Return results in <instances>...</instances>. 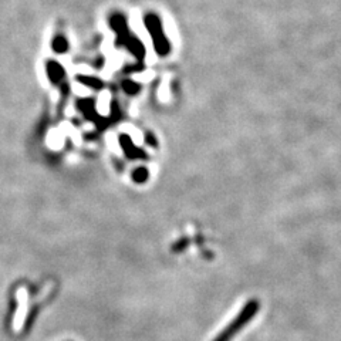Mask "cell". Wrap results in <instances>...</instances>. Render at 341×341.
Listing matches in <instances>:
<instances>
[{
  "mask_svg": "<svg viewBox=\"0 0 341 341\" xmlns=\"http://www.w3.org/2000/svg\"><path fill=\"white\" fill-rule=\"evenodd\" d=\"M53 49L59 53L66 52V49H67V42H66V39L62 37V36L57 37V39L54 40V43H53Z\"/></svg>",
  "mask_w": 341,
  "mask_h": 341,
  "instance_id": "cell-3",
  "label": "cell"
},
{
  "mask_svg": "<svg viewBox=\"0 0 341 341\" xmlns=\"http://www.w3.org/2000/svg\"><path fill=\"white\" fill-rule=\"evenodd\" d=\"M145 25H147V29L151 32L154 46H155V50L158 52V54H162V56L168 54L169 53V43L164 36V30H162L159 19L154 15H148L145 18Z\"/></svg>",
  "mask_w": 341,
  "mask_h": 341,
  "instance_id": "cell-2",
  "label": "cell"
},
{
  "mask_svg": "<svg viewBox=\"0 0 341 341\" xmlns=\"http://www.w3.org/2000/svg\"><path fill=\"white\" fill-rule=\"evenodd\" d=\"M257 311V303L256 301H250V303H247L246 304V307L243 308V311L240 313V315H237L236 320L233 321V323L230 324L229 327H226L225 328V331L222 332L220 335H219L218 338L215 341H229L235 334H236L243 325H245L252 317L254 315V313Z\"/></svg>",
  "mask_w": 341,
  "mask_h": 341,
  "instance_id": "cell-1",
  "label": "cell"
}]
</instances>
